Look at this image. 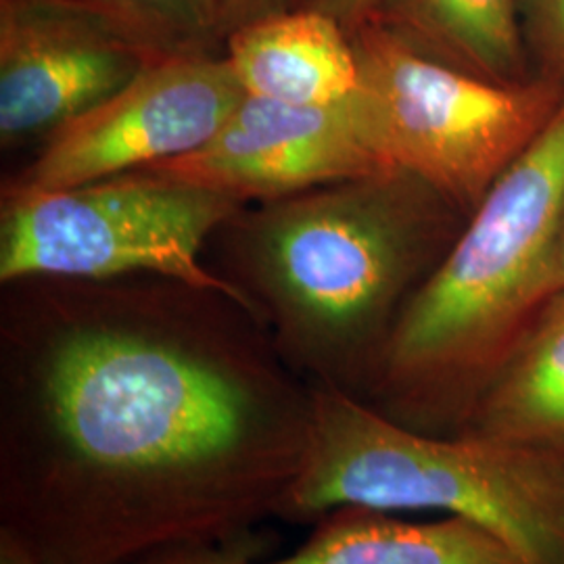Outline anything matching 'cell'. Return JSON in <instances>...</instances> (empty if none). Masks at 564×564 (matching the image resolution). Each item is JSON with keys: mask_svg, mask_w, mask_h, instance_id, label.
<instances>
[{"mask_svg": "<svg viewBox=\"0 0 564 564\" xmlns=\"http://www.w3.org/2000/svg\"><path fill=\"white\" fill-rule=\"evenodd\" d=\"M445 202L391 172L270 202L251 223L258 318L289 368L368 400Z\"/></svg>", "mask_w": 564, "mask_h": 564, "instance_id": "obj_3", "label": "cell"}, {"mask_svg": "<svg viewBox=\"0 0 564 564\" xmlns=\"http://www.w3.org/2000/svg\"><path fill=\"white\" fill-rule=\"evenodd\" d=\"M155 57L216 53L226 44L220 0H72Z\"/></svg>", "mask_w": 564, "mask_h": 564, "instance_id": "obj_14", "label": "cell"}, {"mask_svg": "<svg viewBox=\"0 0 564 564\" xmlns=\"http://www.w3.org/2000/svg\"><path fill=\"white\" fill-rule=\"evenodd\" d=\"M242 99L226 55L153 61L116 95L51 132L7 199L113 178L195 151Z\"/></svg>", "mask_w": 564, "mask_h": 564, "instance_id": "obj_7", "label": "cell"}, {"mask_svg": "<svg viewBox=\"0 0 564 564\" xmlns=\"http://www.w3.org/2000/svg\"><path fill=\"white\" fill-rule=\"evenodd\" d=\"M153 61L160 57L72 0H0L2 142L48 137Z\"/></svg>", "mask_w": 564, "mask_h": 564, "instance_id": "obj_9", "label": "cell"}, {"mask_svg": "<svg viewBox=\"0 0 564 564\" xmlns=\"http://www.w3.org/2000/svg\"><path fill=\"white\" fill-rule=\"evenodd\" d=\"M341 506L463 517L527 564H564V449L429 435L312 384L307 454L279 519L314 524Z\"/></svg>", "mask_w": 564, "mask_h": 564, "instance_id": "obj_4", "label": "cell"}, {"mask_svg": "<svg viewBox=\"0 0 564 564\" xmlns=\"http://www.w3.org/2000/svg\"><path fill=\"white\" fill-rule=\"evenodd\" d=\"M349 39L387 162L466 212L544 132L564 99V82L485 80L426 57L379 21Z\"/></svg>", "mask_w": 564, "mask_h": 564, "instance_id": "obj_5", "label": "cell"}, {"mask_svg": "<svg viewBox=\"0 0 564 564\" xmlns=\"http://www.w3.org/2000/svg\"><path fill=\"white\" fill-rule=\"evenodd\" d=\"M245 95L286 105H333L360 88L349 34L316 11H282L245 21L226 36Z\"/></svg>", "mask_w": 564, "mask_h": 564, "instance_id": "obj_10", "label": "cell"}, {"mask_svg": "<svg viewBox=\"0 0 564 564\" xmlns=\"http://www.w3.org/2000/svg\"><path fill=\"white\" fill-rule=\"evenodd\" d=\"M242 203L149 172L11 197L0 230V281H95L153 272L184 289L223 295L258 318L241 286L214 276L202 263L209 232L237 216Z\"/></svg>", "mask_w": 564, "mask_h": 564, "instance_id": "obj_6", "label": "cell"}, {"mask_svg": "<svg viewBox=\"0 0 564 564\" xmlns=\"http://www.w3.org/2000/svg\"><path fill=\"white\" fill-rule=\"evenodd\" d=\"M0 564H42L34 554H30L13 538L0 533Z\"/></svg>", "mask_w": 564, "mask_h": 564, "instance_id": "obj_19", "label": "cell"}, {"mask_svg": "<svg viewBox=\"0 0 564 564\" xmlns=\"http://www.w3.org/2000/svg\"><path fill=\"white\" fill-rule=\"evenodd\" d=\"M249 564H527L481 524L463 517L429 523L402 512L341 506L314 523L295 552Z\"/></svg>", "mask_w": 564, "mask_h": 564, "instance_id": "obj_11", "label": "cell"}, {"mask_svg": "<svg viewBox=\"0 0 564 564\" xmlns=\"http://www.w3.org/2000/svg\"><path fill=\"white\" fill-rule=\"evenodd\" d=\"M247 7H249V0H220L224 32H226V36L241 23Z\"/></svg>", "mask_w": 564, "mask_h": 564, "instance_id": "obj_20", "label": "cell"}, {"mask_svg": "<svg viewBox=\"0 0 564 564\" xmlns=\"http://www.w3.org/2000/svg\"><path fill=\"white\" fill-rule=\"evenodd\" d=\"M270 544L258 529L220 542L170 545L147 554L137 564H249L260 561Z\"/></svg>", "mask_w": 564, "mask_h": 564, "instance_id": "obj_16", "label": "cell"}, {"mask_svg": "<svg viewBox=\"0 0 564 564\" xmlns=\"http://www.w3.org/2000/svg\"><path fill=\"white\" fill-rule=\"evenodd\" d=\"M381 2L383 0H249L241 23L282 11H316L333 18L351 36L366 23L375 21Z\"/></svg>", "mask_w": 564, "mask_h": 564, "instance_id": "obj_17", "label": "cell"}, {"mask_svg": "<svg viewBox=\"0 0 564 564\" xmlns=\"http://www.w3.org/2000/svg\"><path fill=\"white\" fill-rule=\"evenodd\" d=\"M256 324L241 305L18 303L0 533L42 564H137L279 519L307 454L312 384Z\"/></svg>", "mask_w": 564, "mask_h": 564, "instance_id": "obj_1", "label": "cell"}, {"mask_svg": "<svg viewBox=\"0 0 564 564\" xmlns=\"http://www.w3.org/2000/svg\"><path fill=\"white\" fill-rule=\"evenodd\" d=\"M463 433L564 449V289L527 324Z\"/></svg>", "mask_w": 564, "mask_h": 564, "instance_id": "obj_12", "label": "cell"}, {"mask_svg": "<svg viewBox=\"0 0 564 564\" xmlns=\"http://www.w3.org/2000/svg\"><path fill=\"white\" fill-rule=\"evenodd\" d=\"M519 11L538 76L564 82V0H519Z\"/></svg>", "mask_w": 564, "mask_h": 564, "instance_id": "obj_15", "label": "cell"}, {"mask_svg": "<svg viewBox=\"0 0 564 564\" xmlns=\"http://www.w3.org/2000/svg\"><path fill=\"white\" fill-rule=\"evenodd\" d=\"M137 172L214 188L241 202H276L395 170L375 137L358 88L333 105H286L245 95L199 149Z\"/></svg>", "mask_w": 564, "mask_h": 564, "instance_id": "obj_8", "label": "cell"}, {"mask_svg": "<svg viewBox=\"0 0 564 564\" xmlns=\"http://www.w3.org/2000/svg\"><path fill=\"white\" fill-rule=\"evenodd\" d=\"M550 289L552 293L564 289V207L561 224H558V232L554 239V249H552V258H550Z\"/></svg>", "mask_w": 564, "mask_h": 564, "instance_id": "obj_18", "label": "cell"}, {"mask_svg": "<svg viewBox=\"0 0 564 564\" xmlns=\"http://www.w3.org/2000/svg\"><path fill=\"white\" fill-rule=\"evenodd\" d=\"M375 21L426 57L485 80L535 78L519 0H383Z\"/></svg>", "mask_w": 564, "mask_h": 564, "instance_id": "obj_13", "label": "cell"}, {"mask_svg": "<svg viewBox=\"0 0 564 564\" xmlns=\"http://www.w3.org/2000/svg\"><path fill=\"white\" fill-rule=\"evenodd\" d=\"M564 207V99L442 262L403 303L368 403L429 435L463 433L540 305Z\"/></svg>", "mask_w": 564, "mask_h": 564, "instance_id": "obj_2", "label": "cell"}]
</instances>
